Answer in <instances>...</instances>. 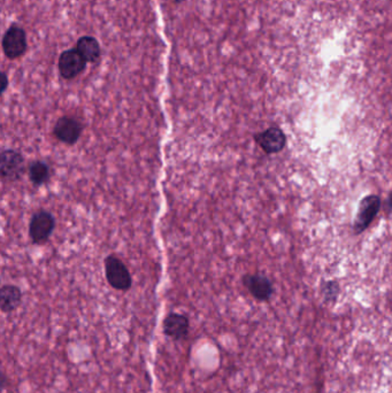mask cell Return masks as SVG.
<instances>
[{"label":"cell","instance_id":"1","mask_svg":"<svg viewBox=\"0 0 392 393\" xmlns=\"http://www.w3.org/2000/svg\"><path fill=\"white\" fill-rule=\"evenodd\" d=\"M105 275L108 284L119 291H128L133 284L128 267L115 255H108L105 259Z\"/></svg>","mask_w":392,"mask_h":393},{"label":"cell","instance_id":"2","mask_svg":"<svg viewBox=\"0 0 392 393\" xmlns=\"http://www.w3.org/2000/svg\"><path fill=\"white\" fill-rule=\"evenodd\" d=\"M26 160L19 151L5 149L0 156V175L3 181L17 182L26 172Z\"/></svg>","mask_w":392,"mask_h":393},{"label":"cell","instance_id":"3","mask_svg":"<svg viewBox=\"0 0 392 393\" xmlns=\"http://www.w3.org/2000/svg\"><path fill=\"white\" fill-rule=\"evenodd\" d=\"M3 54L10 60L21 58L28 49L26 30L19 24H12L3 37Z\"/></svg>","mask_w":392,"mask_h":393},{"label":"cell","instance_id":"4","mask_svg":"<svg viewBox=\"0 0 392 393\" xmlns=\"http://www.w3.org/2000/svg\"><path fill=\"white\" fill-rule=\"evenodd\" d=\"M55 228V218L50 212L38 211L29 222V237L34 244H44L49 241Z\"/></svg>","mask_w":392,"mask_h":393},{"label":"cell","instance_id":"5","mask_svg":"<svg viewBox=\"0 0 392 393\" xmlns=\"http://www.w3.org/2000/svg\"><path fill=\"white\" fill-rule=\"evenodd\" d=\"M381 208V198L379 195H370L361 199L356 216L354 222V234L359 235L370 227Z\"/></svg>","mask_w":392,"mask_h":393},{"label":"cell","instance_id":"6","mask_svg":"<svg viewBox=\"0 0 392 393\" xmlns=\"http://www.w3.org/2000/svg\"><path fill=\"white\" fill-rule=\"evenodd\" d=\"M88 62L76 49L66 50L59 57L58 68L60 75L65 80H73L81 75L87 68Z\"/></svg>","mask_w":392,"mask_h":393},{"label":"cell","instance_id":"7","mask_svg":"<svg viewBox=\"0 0 392 393\" xmlns=\"http://www.w3.org/2000/svg\"><path fill=\"white\" fill-rule=\"evenodd\" d=\"M83 127L80 121L71 117H62L55 122L53 135L57 140L67 145H74L81 138Z\"/></svg>","mask_w":392,"mask_h":393},{"label":"cell","instance_id":"8","mask_svg":"<svg viewBox=\"0 0 392 393\" xmlns=\"http://www.w3.org/2000/svg\"><path fill=\"white\" fill-rule=\"evenodd\" d=\"M254 140L267 154L281 152L286 144L284 133L277 127H270L266 131L256 133Z\"/></svg>","mask_w":392,"mask_h":393},{"label":"cell","instance_id":"9","mask_svg":"<svg viewBox=\"0 0 392 393\" xmlns=\"http://www.w3.org/2000/svg\"><path fill=\"white\" fill-rule=\"evenodd\" d=\"M243 284L247 291L259 302H266L274 293L273 283L260 274H247L243 277Z\"/></svg>","mask_w":392,"mask_h":393},{"label":"cell","instance_id":"10","mask_svg":"<svg viewBox=\"0 0 392 393\" xmlns=\"http://www.w3.org/2000/svg\"><path fill=\"white\" fill-rule=\"evenodd\" d=\"M189 329H190V322H189V318L183 314L172 313L164 321L165 335L175 341H182L188 337Z\"/></svg>","mask_w":392,"mask_h":393},{"label":"cell","instance_id":"11","mask_svg":"<svg viewBox=\"0 0 392 393\" xmlns=\"http://www.w3.org/2000/svg\"><path fill=\"white\" fill-rule=\"evenodd\" d=\"M22 291L17 286H3L0 290V309L3 313H12L21 305Z\"/></svg>","mask_w":392,"mask_h":393},{"label":"cell","instance_id":"12","mask_svg":"<svg viewBox=\"0 0 392 393\" xmlns=\"http://www.w3.org/2000/svg\"><path fill=\"white\" fill-rule=\"evenodd\" d=\"M76 50L88 64L99 61L101 57V44L92 36H83L78 39Z\"/></svg>","mask_w":392,"mask_h":393},{"label":"cell","instance_id":"13","mask_svg":"<svg viewBox=\"0 0 392 393\" xmlns=\"http://www.w3.org/2000/svg\"><path fill=\"white\" fill-rule=\"evenodd\" d=\"M28 176H29L30 182L33 183L34 186H44L45 183L49 182L50 176H51L49 165L41 160L33 161L28 166Z\"/></svg>","mask_w":392,"mask_h":393},{"label":"cell","instance_id":"14","mask_svg":"<svg viewBox=\"0 0 392 393\" xmlns=\"http://www.w3.org/2000/svg\"><path fill=\"white\" fill-rule=\"evenodd\" d=\"M322 292H324V298L327 302H335L336 298H337L338 292H340V286H338L337 282H328L326 286H324L322 289Z\"/></svg>","mask_w":392,"mask_h":393},{"label":"cell","instance_id":"15","mask_svg":"<svg viewBox=\"0 0 392 393\" xmlns=\"http://www.w3.org/2000/svg\"><path fill=\"white\" fill-rule=\"evenodd\" d=\"M8 83H10L8 82V76H7L6 73L3 72V74H1V94L6 91Z\"/></svg>","mask_w":392,"mask_h":393},{"label":"cell","instance_id":"16","mask_svg":"<svg viewBox=\"0 0 392 393\" xmlns=\"http://www.w3.org/2000/svg\"><path fill=\"white\" fill-rule=\"evenodd\" d=\"M386 207L390 208L392 211V192H390L389 197H388V200H386Z\"/></svg>","mask_w":392,"mask_h":393},{"label":"cell","instance_id":"17","mask_svg":"<svg viewBox=\"0 0 392 393\" xmlns=\"http://www.w3.org/2000/svg\"><path fill=\"white\" fill-rule=\"evenodd\" d=\"M174 1H175L176 3H182V1H183V0H174Z\"/></svg>","mask_w":392,"mask_h":393}]
</instances>
